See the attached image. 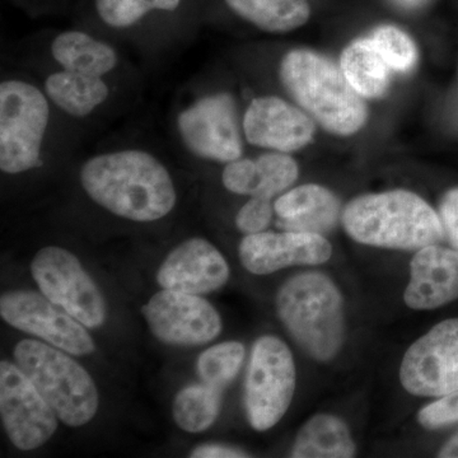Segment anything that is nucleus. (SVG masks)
I'll return each mask as SVG.
<instances>
[{
	"label": "nucleus",
	"mask_w": 458,
	"mask_h": 458,
	"mask_svg": "<svg viewBox=\"0 0 458 458\" xmlns=\"http://www.w3.org/2000/svg\"><path fill=\"white\" fill-rule=\"evenodd\" d=\"M63 352L36 340H22L14 348V360L63 423L82 427L98 412V388L89 373Z\"/></svg>",
	"instance_id": "obj_5"
},
{
	"label": "nucleus",
	"mask_w": 458,
	"mask_h": 458,
	"mask_svg": "<svg viewBox=\"0 0 458 458\" xmlns=\"http://www.w3.org/2000/svg\"><path fill=\"white\" fill-rule=\"evenodd\" d=\"M355 454L348 427L333 415L318 414L310 419L295 438L292 457L349 458Z\"/></svg>",
	"instance_id": "obj_24"
},
{
	"label": "nucleus",
	"mask_w": 458,
	"mask_h": 458,
	"mask_svg": "<svg viewBox=\"0 0 458 458\" xmlns=\"http://www.w3.org/2000/svg\"><path fill=\"white\" fill-rule=\"evenodd\" d=\"M438 456L442 458H458V433L454 434L450 441L443 445Z\"/></svg>",
	"instance_id": "obj_33"
},
{
	"label": "nucleus",
	"mask_w": 458,
	"mask_h": 458,
	"mask_svg": "<svg viewBox=\"0 0 458 458\" xmlns=\"http://www.w3.org/2000/svg\"><path fill=\"white\" fill-rule=\"evenodd\" d=\"M194 458H240L249 457L245 452L237 448L227 447L223 445H199L191 452Z\"/></svg>",
	"instance_id": "obj_32"
},
{
	"label": "nucleus",
	"mask_w": 458,
	"mask_h": 458,
	"mask_svg": "<svg viewBox=\"0 0 458 458\" xmlns=\"http://www.w3.org/2000/svg\"><path fill=\"white\" fill-rule=\"evenodd\" d=\"M44 90L54 106L75 119L89 116L110 96V86L104 77L64 69L45 80Z\"/></svg>",
	"instance_id": "obj_20"
},
{
	"label": "nucleus",
	"mask_w": 458,
	"mask_h": 458,
	"mask_svg": "<svg viewBox=\"0 0 458 458\" xmlns=\"http://www.w3.org/2000/svg\"><path fill=\"white\" fill-rule=\"evenodd\" d=\"M403 300L412 310H434L458 298V249L430 245L418 250Z\"/></svg>",
	"instance_id": "obj_17"
},
{
	"label": "nucleus",
	"mask_w": 458,
	"mask_h": 458,
	"mask_svg": "<svg viewBox=\"0 0 458 458\" xmlns=\"http://www.w3.org/2000/svg\"><path fill=\"white\" fill-rule=\"evenodd\" d=\"M242 131L251 146L293 153L311 143L316 128L306 111L278 96H260L247 105Z\"/></svg>",
	"instance_id": "obj_14"
},
{
	"label": "nucleus",
	"mask_w": 458,
	"mask_h": 458,
	"mask_svg": "<svg viewBox=\"0 0 458 458\" xmlns=\"http://www.w3.org/2000/svg\"><path fill=\"white\" fill-rule=\"evenodd\" d=\"M278 225L284 231L324 236L336 227L342 214L339 199L324 186L307 183L285 191L274 203Z\"/></svg>",
	"instance_id": "obj_19"
},
{
	"label": "nucleus",
	"mask_w": 458,
	"mask_h": 458,
	"mask_svg": "<svg viewBox=\"0 0 458 458\" xmlns=\"http://www.w3.org/2000/svg\"><path fill=\"white\" fill-rule=\"evenodd\" d=\"M181 143L204 161L229 164L243 155L242 122L231 93L200 96L177 114Z\"/></svg>",
	"instance_id": "obj_8"
},
{
	"label": "nucleus",
	"mask_w": 458,
	"mask_h": 458,
	"mask_svg": "<svg viewBox=\"0 0 458 458\" xmlns=\"http://www.w3.org/2000/svg\"><path fill=\"white\" fill-rule=\"evenodd\" d=\"M273 199L251 197L236 216V225L242 233L256 234L265 232L273 219Z\"/></svg>",
	"instance_id": "obj_29"
},
{
	"label": "nucleus",
	"mask_w": 458,
	"mask_h": 458,
	"mask_svg": "<svg viewBox=\"0 0 458 458\" xmlns=\"http://www.w3.org/2000/svg\"><path fill=\"white\" fill-rule=\"evenodd\" d=\"M228 278L227 261L204 238H190L181 243L157 273V282L162 288L197 295L212 293Z\"/></svg>",
	"instance_id": "obj_16"
},
{
	"label": "nucleus",
	"mask_w": 458,
	"mask_h": 458,
	"mask_svg": "<svg viewBox=\"0 0 458 458\" xmlns=\"http://www.w3.org/2000/svg\"><path fill=\"white\" fill-rule=\"evenodd\" d=\"M346 80L363 98H384L390 89L391 71L370 38L349 44L340 57Z\"/></svg>",
	"instance_id": "obj_22"
},
{
	"label": "nucleus",
	"mask_w": 458,
	"mask_h": 458,
	"mask_svg": "<svg viewBox=\"0 0 458 458\" xmlns=\"http://www.w3.org/2000/svg\"><path fill=\"white\" fill-rule=\"evenodd\" d=\"M245 360V346L238 342L216 344L201 352L198 375L203 384L222 391L233 381Z\"/></svg>",
	"instance_id": "obj_26"
},
{
	"label": "nucleus",
	"mask_w": 458,
	"mask_h": 458,
	"mask_svg": "<svg viewBox=\"0 0 458 458\" xmlns=\"http://www.w3.org/2000/svg\"><path fill=\"white\" fill-rule=\"evenodd\" d=\"M141 312L153 335L170 345H203L222 330L219 313L197 294L165 289L153 295Z\"/></svg>",
	"instance_id": "obj_13"
},
{
	"label": "nucleus",
	"mask_w": 458,
	"mask_h": 458,
	"mask_svg": "<svg viewBox=\"0 0 458 458\" xmlns=\"http://www.w3.org/2000/svg\"><path fill=\"white\" fill-rule=\"evenodd\" d=\"M295 390L293 355L276 336L255 343L247 369L245 405L250 424L265 432L279 423L291 405Z\"/></svg>",
	"instance_id": "obj_7"
},
{
	"label": "nucleus",
	"mask_w": 458,
	"mask_h": 458,
	"mask_svg": "<svg viewBox=\"0 0 458 458\" xmlns=\"http://www.w3.org/2000/svg\"><path fill=\"white\" fill-rule=\"evenodd\" d=\"M51 55L64 71L98 77L119 65V54L110 44L77 30L59 33L51 42Z\"/></svg>",
	"instance_id": "obj_21"
},
{
	"label": "nucleus",
	"mask_w": 458,
	"mask_h": 458,
	"mask_svg": "<svg viewBox=\"0 0 458 458\" xmlns=\"http://www.w3.org/2000/svg\"><path fill=\"white\" fill-rule=\"evenodd\" d=\"M236 16L267 33L301 29L311 17L309 0H225Z\"/></svg>",
	"instance_id": "obj_23"
},
{
	"label": "nucleus",
	"mask_w": 458,
	"mask_h": 458,
	"mask_svg": "<svg viewBox=\"0 0 458 458\" xmlns=\"http://www.w3.org/2000/svg\"><path fill=\"white\" fill-rule=\"evenodd\" d=\"M31 271L42 294L84 327L98 328L105 324L107 310L104 295L77 256L62 247H45L33 259Z\"/></svg>",
	"instance_id": "obj_9"
},
{
	"label": "nucleus",
	"mask_w": 458,
	"mask_h": 458,
	"mask_svg": "<svg viewBox=\"0 0 458 458\" xmlns=\"http://www.w3.org/2000/svg\"><path fill=\"white\" fill-rule=\"evenodd\" d=\"M182 0H95L96 11L105 25L126 30L138 25L152 12H174Z\"/></svg>",
	"instance_id": "obj_27"
},
{
	"label": "nucleus",
	"mask_w": 458,
	"mask_h": 458,
	"mask_svg": "<svg viewBox=\"0 0 458 458\" xmlns=\"http://www.w3.org/2000/svg\"><path fill=\"white\" fill-rule=\"evenodd\" d=\"M333 255L330 242L318 233L284 231L247 234L240 260L250 273L265 276L295 265H319Z\"/></svg>",
	"instance_id": "obj_15"
},
{
	"label": "nucleus",
	"mask_w": 458,
	"mask_h": 458,
	"mask_svg": "<svg viewBox=\"0 0 458 458\" xmlns=\"http://www.w3.org/2000/svg\"><path fill=\"white\" fill-rule=\"evenodd\" d=\"M300 167L289 153L269 152L256 159L229 162L222 172V182L228 191L249 197L274 199L297 181Z\"/></svg>",
	"instance_id": "obj_18"
},
{
	"label": "nucleus",
	"mask_w": 458,
	"mask_h": 458,
	"mask_svg": "<svg viewBox=\"0 0 458 458\" xmlns=\"http://www.w3.org/2000/svg\"><path fill=\"white\" fill-rule=\"evenodd\" d=\"M0 415L11 442L21 451L45 445L57 429L55 411L17 364L0 363Z\"/></svg>",
	"instance_id": "obj_10"
},
{
	"label": "nucleus",
	"mask_w": 458,
	"mask_h": 458,
	"mask_svg": "<svg viewBox=\"0 0 458 458\" xmlns=\"http://www.w3.org/2000/svg\"><path fill=\"white\" fill-rule=\"evenodd\" d=\"M283 89L331 134L351 137L366 125L369 108L342 68L316 51L294 49L279 65Z\"/></svg>",
	"instance_id": "obj_2"
},
{
	"label": "nucleus",
	"mask_w": 458,
	"mask_h": 458,
	"mask_svg": "<svg viewBox=\"0 0 458 458\" xmlns=\"http://www.w3.org/2000/svg\"><path fill=\"white\" fill-rule=\"evenodd\" d=\"M439 216L445 231V237L454 249H458V188L445 192L439 207Z\"/></svg>",
	"instance_id": "obj_31"
},
{
	"label": "nucleus",
	"mask_w": 458,
	"mask_h": 458,
	"mask_svg": "<svg viewBox=\"0 0 458 458\" xmlns=\"http://www.w3.org/2000/svg\"><path fill=\"white\" fill-rule=\"evenodd\" d=\"M418 419L419 423L427 429H438L457 423L458 390L421 409Z\"/></svg>",
	"instance_id": "obj_30"
},
{
	"label": "nucleus",
	"mask_w": 458,
	"mask_h": 458,
	"mask_svg": "<svg viewBox=\"0 0 458 458\" xmlns=\"http://www.w3.org/2000/svg\"><path fill=\"white\" fill-rule=\"evenodd\" d=\"M81 182L96 204L131 222L165 218L177 201L167 167L152 153L141 149L92 157L81 170Z\"/></svg>",
	"instance_id": "obj_1"
},
{
	"label": "nucleus",
	"mask_w": 458,
	"mask_h": 458,
	"mask_svg": "<svg viewBox=\"0 0 458 458\" xmlns=\"http://www.w3.org/2000/svg\"><path fill=\"white\" fill-rule=\"evenodd\" d=\"M393 2L401 8L412 11V9L423 8L430 0H393Z\"/></svg>",
	"instance_id": "obj_34"
},
{
	"label": "nucleus",
	"mask_w": 458,
	"mask_h": 458,
	"mask_svg": "<svg viewBox=\"0 0 458 458\" xmlns=\"http://www.w3.org/2000/svg\"><path fill=\"white\" fill-rule=\"evenodd\" d=\"M276 309L291 335L315 360H333L344 339L343 298L333 280L321 273H302L285 282Z\"/></svg>",
	"instance_id": "obj_4"
},
{
	"label": "nucleus",
	"mask_w": 458,
	"mask_h": 458,
	"mask_svg": "<svg viewBox=\"0 0 458 458\" xmlns=\"http://www.w3.org/2000/svg\"><path fill=\"white\" fill-rule=\"evenodd\" d=\"M346 233L363 245L420 250L445 237L441 216L423 198L408 190H391L352 199L343 213Z\"/></svg>",
	"instance_id": "obj_3"
},
{
	"label": "nucleus",
	"mask_w": 458,
	"mask_h": 458,
	"mask_svg": "<svg viewBox=\"0 0 458 458\" xmlns=\"http://www.w3.org/2000/svg\"><path fill=\"white\" fill-rule=\"evenodd\" d=\"M222 391L210 386L192 385L177 394L174 418L181 429L200 433L213 426L221 410Z\"/></svg>",
	"instance_id": "obj_25"
},
{
	"label": "nucleus",
	"mask_w": 458,
	"mask_h": 458,
	"mask_svg": "<svg viewBox=\"0 0 458 458\" xmlns=\"http://www.w3.org/2000/svg\"><path fill=\"white\" fill-rule=\"evenodd\" d=\"M45 90L22 80L0 83V170L23 174L40 167L50 123Z\"/></svg>",
	"instance_id": "obj_6"
},
{
	"label": "nucleus",
	"mask_w": 458,
	"mask_h": 458,
	"mask_svg": "<svg viewBox=\"0 0 458 458\" xmlns=\"http://www.w3.org/2000/svg\"><path fill=\"white\" fill-rule=\"evenodd\" d=\"M400 379L417 396L443 397L458 390V318L445 319L410 346Z\"/></svg>",
	"instance_id": "obj_11"
},
{
	"label": "nucleus",
	"mask_w": 458,
	"mask_h": 458,
	"mask_svg": "<svg viewBox=\"0 0 458 458\" xmlns=\"http://www.w3.org/2000/svg\"><path fill=\"white\" fill-rule=\"evenodd\" d=\"M376 49L393 71L405 73L414 68L418 49L408 33L393 25L377 27L370 36Z\"/></svg>",
	"instance_id": "obj_28"
},
{
	"label": "nucleus",
	"mask_w": 458,
	"mask_h": 458,
	"mask_svg": "<svg viewBox=\"0 0 458 458\" xmlns=\"http://www.w3.org/2000/svg\"><path fill=\"white\" fill-rule=\"evenodd\" d=\"M0 315L18 330L40 337L69 354L87 355L96 346L86 327L47 295L14 291L2 295Z\"/></svg>",
	"instance_id": "obj_12"
}]
</instances>
